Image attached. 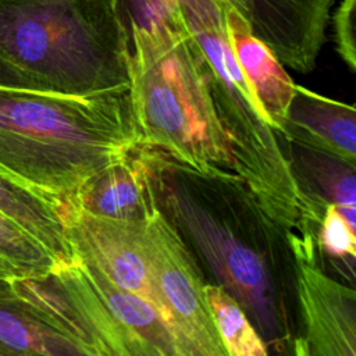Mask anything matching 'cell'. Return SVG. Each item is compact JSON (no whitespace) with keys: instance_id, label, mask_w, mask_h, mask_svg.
<instances>
[{"instance_id":"obj_1","label":"cell","mask_w":356,"mask_h":356,"mask_svg":"<svg viewBox=\"0 0 356 356\" xmlns=\"http://www.w3.org/2000/svg\"><path fill=\"white\" fill-rule=\"evenodd\" d=\"M147 150L157 207L210 277L207 282L234 296L267 348L292 353L299 316L289 231L231 168L199 170Z\"/></svg>"},{"instance_id":"obj_2","label":"cell","mask_w":356,"mask_h":356,"mask_svg":"<svg viewBox=\"0 0 356 356\" xmlns=\"http://www.w3.org/2000/svg\"><path fill=\"white\" fill-rule=\"evenodd\" d=\"M129 39L128 97L139 145L206 170L231 168L200 50L167 0H117Z\"/></svg>"},{"instance_id":"obj_3","label":"cell","mask_w":356,"mask_h":356,"mask_svg":"<svg viewBox=\"0 0 356 356\" xmlns=\"http://www.w3.org/2000/svg\"><path fill=\"white\" fill-rule=\"evenodd\" d=\"M139 145L128 92L71 96L0 85V175L57 199Z\"/></svg>"},{"instance_id":"obj_4","label":"cell","mask_w":356,"mask_h":356,"mask_svg":"<svg viewBox=\"0 0 356 356\" xmlns=\"http://www.w3.org/2000/svg\"><path fill=\"white\" fill-rule=\"evenodd\" d=\"M0 60L35 90L93 96L129 88L117 0H0Z\"/></svg>"},{"instance_id":"obj_5","label":"cell","mask_w":356,"mask_h":356,"mask_svg":"<svg viewBox=\"0 0 356 356\" xmlns=\"http://www.w3.org/2000/svg\"><path fill=\"white\" fill-rule=\"evenodd\" d=\"M145 254L177 356H228L204 293V274L157 207L145 222Z\"/></svg>"},{"instance_id":"obj_6","label":"cell","mask_w":356,"mask_h":356,"mask_svg":"<svg viewBox=\"0 0 356 356\" xmlns=\"http://www.w3.org/2000/svg\"><path fill=\"white\" fill-rule=\"evenodd\" d=\"M295 263L299 335L298 356H356L355 289L331 278L320 266L317 231L288 232Z\"/></svg>"},{"instance_id":"obj_7","label":"cell","mask_w":356,"mask_h":356,"mask_svg":"<svg viewBox=\"0 0 356 356\" xmlns=\"http://www.w3.org/2000/svg\"><path fill=\"white\" fill-rule=\"evenodd\" d=\"M57 204L74 254L97 266L117 286L152 303L164 320L145 254L146 220L128 221L96 216L68 197L57 199Z\"/></svg>"},{"instance_id":"obj_8","label":"cell","mask_w":356,"mask_h":356,"mask_svg":"<svg viewBox=\"0 0 356 356\" xmlns=\"http://www.w3.org/2000/svg\"><path fill=\"white\" fill-rule=\"evenodd\" d=\"M86 356L38 278L0 280V356Z\"/></svg>"},{"instance_id":"obj_9","label":"cell","mask_w":356,"mask_h":356,"mask_svg":"<svg viewBox=\"0 0 356 356\" xmlns=\"http://www.w3.org/2000/svg\"><path fill=\"white\" fill-rule=\"evenodd\" d=\"M253 33L284 67L307 74L325 42L334 0H249Z\"/></svg>"},{"instance_id":"obj_10","label":"cell","mask_w":356,"mask_h":356,"mask_svg":"<svg viewBox=\"0 0 356 356\" xmlns=\"http://www.w3.org/2000/svg\"><path fill=\"white\" fill-rule=\"evenodd\" d=\"M65 197L96 216L145 221L157 209L147 147L138 145Z\"/></svg>"},{"instance_id":"obj_11","label":"cell","mask_w":356,"mask_h":356,"mask_svg":"<svg viewBox=\"0 0 356 356\" xmlns=\"http://www.w3.org/2000/svg\"><path fill=\"white\" fill-rule=\"evenodd\" d=\"M228 33L234 56L246 81L271 127L278 136L282 135L296 83L273 50L253 33L249 1H242L229 10Z\"/></svg>"},{"instance_id":"obj_12","label":"cell","mask_w":356,"mask_h":356,"mask_svg":"<svg viewBox=\"0 0 356 356\" xmlns=\"http://www.w3.org/2000/svg\"><path fill=\"white\" fill-rule=\"evenodd\" d=\"M284 152L302 195V222L318 224L323 210L332 203L345 220L356 225V175L350 164L330 153L284 138Z\"/></svg>"},{"instance_id":"obj_13","label":"cell","mask_w":356,"mask_h":356,"mask_svg":"<svg viewBox=\"0 0 356 356\" xmlns=\"http://www.w3.org/2000/svg\"><path fill=\"white\" fill-rule=\"evenodd\" d=\"M356 165V110L296 85L282 135Z\"/></svg>"},{"instance_id":"obj_14","label":"cell","mask_w":356,"mask_h":356,"mask_svg":"<svg viewBox=\"0 0 356 356\" xmlns=\"http://www.w3.org/2000/svg\"><path fill=\"white\" fill-rule=\"evenodd\" d=\"M0 210L39 239L63 263L74 260L57 197L39 193L0 175Z\"/></svg>"},{"instance_id":"obj_15","label":"cell","mask_w":356,"mask_h":356,"mask_svg":"<svg viewBox=\"0 0 356 356\" xmlns=\"http://www.w3.org/2000/svg\"><path fill=\"white\" fill-rule=\"evenodd\" d=\"M64 264L39 239L0 210V280L38 278Z\"/></svg>"},{"instance_id":"obj_16","label":"cell","mask_w":356,"mask_h":356,"mask_svg":"<svg viewBox=\"0 0 356 356\" xmlns=\"http://www.w3.org/2000/svg\"><path fill=\"white\" fill-rule=\"evenodd\" d=\"M204 293L228 356H267L270 349L245 310L220 285L206 282Z\"/></svg>"},{"instance_id":"obj_17","label":"cell","mask_w":356,"mask_h":356,"mask_svg":"<svg viewBox=\"0 0 356 356\" xmlns=\"http://www.w3.org/2000/svg\"><path fill=\"white\" fill-rule=\"evenodd\" d=\"M317 245L320 253L341 260L352 274L356 256L355 228L349 225L338 207L328 203L317 225Z\"/></svg>"},{"instance_id":"obj_18","label":"cell","mask_w":356,"mask_h":356,"mask_svg":"<svg viewBox=\"0 0 356 356\" xmlns=\"http://www.w3.org/2000/svg\"><path fill=\"white\" fill-rule=\"evenodd\" d=\"M355 11L356 0H341L335 7L332 19V35L335 49L342 61L350 71L356 68V44H355Z\"/></svg>"},{"instance_id":"obj_19","label":"cell","mask_w":356,"mask_h":356,"mask_svg":"<svg viewBox=\"0 0 356 356\" xmlns=\"http://www.w3.org/2000/svg\"><path fill=\"white\" fill-rule=\"evenodd\" d=\"M0 85L4 86H15V88H25L31 89L26 79L19 75L14 68L0 60Z\"/></svg>"}]
</instances>
